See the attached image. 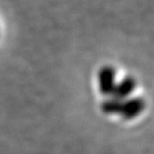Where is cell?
I'll use <instances>...</instances> for the list:
<instances>
[{
    "label": "cell",
    "mask_w": 154,
    "mask_h": 154,
    "mask_svg": "<svg viewBox=\"0 0 154 154\" xmlns=\"http://www.w3.org/2000/svg\"><path fill=\"white\" fill-rule=\"evenodd\" d=\"M146 106V102L140 97H133L122 101L119 115L125 120H131L140 115Z\"/></svg>",
    "instance_id": "6da1fadb"
},
{
    "label": "cell",
    "mask_w": 154,
    "mask_h": 154,
    "mask_svg": "<svg viewBox=\"0 0 154 154\" xmlns=\"http://www.w3.org/2000/svg\"><path fill=\"white\" fill-rule=\"evenodd\" d=\"M116 70L112 66L102 67L99 71V88L100 94L105 96H110L115 88Z\"/></svg>",
    "instance_id": "7a4b0ae2"
},
{
    "label": "cell",
    "mask_w": 154,
    "mask_h": 154,
    "mask_svg": "<svg viewBox=\"0 0 154 154\" xmlns=\"http://www.w3.org/2000/svg\"><path fill=\"white\" fill-rule=\"evenodd\" d=\"M135 87H136V82L134 78L130 75H128L124 77L121 82L116 84L113 93L110 96L122 101L128 99L129 95H131L134 90L135 89Z\"/></svg>",
    "instance_id": "3957f363"
},
{
    "label": "cell",
    "mask_w": 154,
    "mask_h": 154,
    "mask_svg": "<svg viewBox=\"0 0 154 154\" xmlns=\"http://www.w3.org/2000/svg\"><path fill=\"white\" fill-rule=\"evenodd\" d=\"M122 100L116 99L112 96L105 99L101 104V110L107 115H113V114H119L121 110Z\"/></svg>",
    "instance_id": "277c9868"
}]
</instances>
